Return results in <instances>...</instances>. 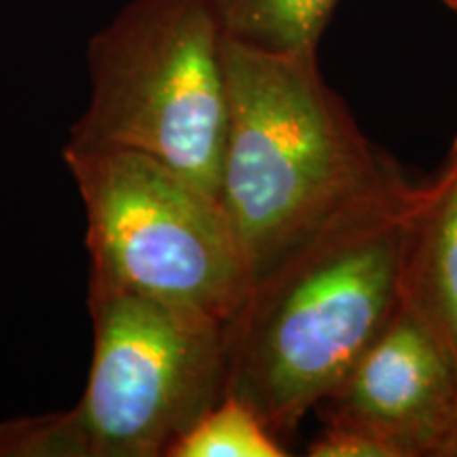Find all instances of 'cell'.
Wrapping results in <instances>:
<instances>
[{
  "instance_id": "6da1fadb",
  "label": "cell",
  "mask_w": 457,
  "mask_h": 457,
  "mask_svg": "<svg viewBox=\"0 0 457 457\" xmlns=\"http://www.w3.org/2000/svg\"><path fill=\"white\" fill-rule=\"evenodd\" d=\"M227 136L219 199L250 286L295 256L377 214L403 208L417 185L379 151L318 66L222 43Z\"/></svg>"
},
{
  "instance_id": "7a4b0ae2",
  "label": "cell",
  "mask_w": 457,
  "mask_h": 457,
  "mask_svg": "<svg viewBox=\"0 0 457 457\" xmlns=\"http://www.w3.org/2000/svg\"><path fill=\"white\" fill-rule=\"evenodd\" d=\"M413 202L343 228L261 278L227 324L225 394L250 404L282 443L398 310Z\"/></svg>"
},
{
  "instance_id": "3957f363",
  "label": "cell",
  "mask_w": 457,
  "mask_h": 457,
  "mask_svg": "<svg viewBox=\"0 0 457 457\" xmlns=\"http://www.w3.org/2000/svg\"><path fill=\"white\" fill-rule=\"evenodd\" d=\"M222 43L205 0H131L89 38V104L66 145L155 157L219 197Z\"/></svg>"
},
{
  "instance_id": "277c9868",
  "label": "cell",
  "mask_w": 457,
  "mask_h": 457,
  "mask_svg": "<svg viewBox=\"0 0 457 457\" xmlns=\"http://www.w3.org/2000/svg\"><path fill=\"white\" fill-rule=\"evenodd\" d=\"M85 205L89 276L228 324L250 278L220 199L155 157L64 145Z\"/></svg>"
},
{
  "instance_id": "5b68a950",
  "label": "cell",
  "mask_w": 457,
  "mask_h": 457,
  "mask_svg": "<svg viewBox=\"0 0 457 457\" xmlns=\"http://www.w3.org/2000/svg\"><path fill=\"white\" fill-rule=\"evenodd\" d=\"M94 352L74 407L91 457H168L225 396L227 324L89 276Z\"/></svg>"
},
{
  "instance_id": "8992f818",
  "label": "cell",
  "mask_w": 457,
  "mask_h": 457,
  "mask_svg": "<svg viewBox=\"0 0 457 457\" xmlns=\"http://www.w3.org/2000/svg\"><path fill=\"white\" fill-rule=\"evenodd\" d=\"M324 421L377 434L403 457H453L457 373L424 320L400 299L390 322L316 407Z\"/></svg>"
},
{
  "instance_id": "52a82bcc",
  "label": "cell",
  "mask_w": 457,
  "mask_h": 457,
  "mask_svg": "<svg viewBox=\"0 0 457 457\" xmlns=\"http://www.w3.org/2000/svg\"><path fill=\"white\" fill-rule=\"evenodd\" d=\"M400 299L436 335L457 373V138L438 174L417 185Z\"/></svg>"
},
{
  "instance_id": "ba28073f",
  "label": "cell",
  "mask_w": 457,
  "mask_h": 457,
  "mask_svg": "<svg viewBox=\"0 0 457 457\" xmlns=\"http://www.w3.org/2000/svg\"><path fill=\"white\" fill-rule=\"evenodd\" d=\"M222 37L278 55L318 54L339 0H205Z\"/></svg>"
},
{
  "instance_id": "9c48e42d",
  "label": "cell",
  "mask_w": 457,
  "mask_h": 457,
  "mask_svg": "<svg viewBox=\"0 0 457 457\" xmlns=\"http://www.w3.org/2000/svg\"><path fill=\"white\" fill-rule=\"evenodd\" d=\"M290 449L244 400L225 394L182 436L168 457H286Z\"/></svg>"
},
{
  "instance_id": "30bf717a",
  "label": "cell",
  "mask_w": 457,
  "mask_h": 457,
  "mask_svg": "<svg viewBox=\"0 0 457 457\" xmlns=\"http://www.w3.org/2000/svg\"><path fill=\"white\" fill-rule=\"evenodd\" d=\"M0 457H91L77 407L0 421Z\"/></svg>"
},
{
  "instance_id": "8fae6325",
  "label": "cell",
  "mask_w": 457,
  "mask_h": 457,
  "mask_svg": "<svg viewBox=\"0 0 457 457\" xmlns=\"http://www.w3.org/2000/svg\"><path fill=\"white\" fill-rule=\"evenodd\" d=\"M310 457H403L377 434L345 421H324V430L307 445Z\"/></svg>"
},
{
  "instance_id": "7c38bea8",
  "label": "cell",
  "mask_w": 457,
  "mask_h": 457,
  "mask_svg": "<svg viewBox=\"0 0 457 457\" xmlns=\"http://www.w3.org/2000/svg\"><path fill=\"white\" fill-rule=\"evenodd\" d=\"M443 3L447 4L451 11H455V13H457V0H443Z\"/></svg>"
},
{
  "instance_id": "4fadbf2b",
  "label": "cell",
  "mask_w": 457,
  "mask_h": 457,
  "mask_svg": "<svg viewBox=\"0 0 457 457\" xmlns=\"http://www.w3.org/2000/svg\"><path fill=\"white\" fill-rule=\"evenodd\" d=\"M455 457H457V449H455Z\"/></svg>"
}]
</instances>
